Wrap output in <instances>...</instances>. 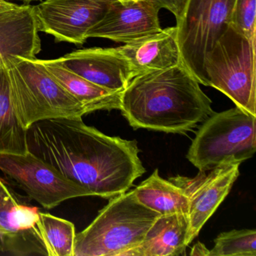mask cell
Returning a JSON list of instances; mask_svg holds the SVG:
<instances>
[{
    "label": "cell",
    "mask_w": 256,
    "mask_h": 256,
    "mask_svg": "<svg viewBox=\"0 0 256 256\" xmlns=\"http://www.w3.org/2000/svg\"><path fill=\"white\" fill-rule=\"evenodd\" d=\"M28 151L92 196L110 199L146 172L136 140L108 136L82 118L36 122L26 130Z\"/></svg>",
    "instance_id": "1"
},
{
    "label": "cell",
    "mask_w": 256,
    "mask_h": 256,
    "mask_svg": "<svg viewBox=\"0 0 256 256\" xmlns=\"http://www.w3.org/2000/svg\"><path fill=\"white\" fill-rule=\"evenodd\" d=\"M199 84L181 62L140 74L121 92L120 110L134 130L184 134L214 112Z\"/></svg>",
    "instance_id": "2"
},
{
    "label": "cell",
    "mask_w": 256,
    "mask_h": 256,
    "mask_svg": "<svg viewBox=\"0 0 256 256\" xmlns=\"http://www.w3.org/2000/svg\"><path fill=\"white\" fill-rule=\"evenodd\" d=\"M160 214L130 191L112 198L94 221L76 234L73 256H126L140 245Z\"/></svg>",
    "instance_id": "3"
},
{
    "label": "cell",
    "mask_w": 256,
    "mask_h": 256,
    "mask_svg": "<svg viewBox=\"0 0 256 256\" xmlns=\"http://www.w3.org/2000/svg\"><path fill=\"white\" fill-rule=\"evenodd\" d=\"M5 59L13 106L26 130L40 121L88 114L82 103L52 77L40 60L17 56Z\"/></svg>",
    "instance_id": "4"
},
{
    "label": "cell",
    "mask_w": 256,
    "mask_h": 256,
    "mask_svg": "<svg viewBox=\"0 0 256 256\" xmlns=\"http://www.w3.org/2000/svg\"><path fill=\"white\" fill-rule=\"evenodd\" d=\"M256 40L232 25L222 34L204 60L208 86L228 97L236 107L256 116Z\"/></svg>",
    "instance_id": "5"
},
{
    "label": "cell",
    "mask_w": 256,
    "mask_h": 256,
    "mask_svg": "<svg viewBox=\"0 0 256 256\" xmlns=\"http://www.w3.org/2000/svg\"><path fill=\"white\" fill-rule=\"evenodd\" d=\"M256 151V116L235 107L214 112L196 133L186 158L200 172L244 162Z\"/></svg>",
    "instance_id": "6"
},
{
    "label": "cell",
    "mask_w": 256,
    "mask_h": 256,
    "mask_svg": "<svg viewBox=\"0 0 256 256\" xmlns=\"http://www.w3.org/2000/svg\"><path fill=\"white\" fill-rule=\"evenodd\" d=\"M235 1L186 0L176 20L181 64L204 86L205 56L230 24Z\"/></svg>",
    "instance_id": "7"
},
{
    "label": "cell",
    "mask_w": 256,
    "mask_h": 256,
    "mask_svg": "<svg viewBox=\"0 0 256 256\" xmlns=\"http://www.w3.org/2000/svg\"><path fill=\"white\" fill-rule=\"evenodd\" d=\"M0 172L46 210L53 209L68 199L92 196L88 190L30 152L20 155L1 154Z\"/></svg>",
    "instance_id": "8"
},
{
    "label": "cell",
    "mask_w": 256,
    "mask_h": 256,
    "mask_svg": "<svg viewBox=\"0 0 256 256\" xmlns=\"http://www.w3.org/2000/svg\"><path fill=\"white\" fill-rule=\"evenodd\" d=\"M114 0H44L35 6L40 32L56 42L82 46L86 34L107 12Z\"/></svg>",
    "instance_id": "9"
},
{
    "label": "cell",
    "mask_w": 256,
    "mask_h": 256,
    "mask_svg": "<svg viewBox=\"0 0 256 256\" xmlns=\"http://www.w3.org/2000/svg\"><path fill=\"white\" fill-rule=\"evenodd\" d=\"M239 163L224 164L206 172L199 170L194 178L178 175L168 180L179 186L188 199V226L186 244L198 235L205 223L227 197L240 175Z\"/></svg>",
    "instance_id": "10"
},
{
    "label": "cell",
    "mask_w": 256,
    "mask_h": 256,
    "mask_svg": "<svg viewBox=\"0 0 256 256\" xmlns=\"http://www.w3.org/2000/svg\"><path fill=\"white\" fill-rule=\"evenodd\" d=\"M18 196L0 176V252L47 256L38 229L40 209Z\"/></svg>",
    "instance_id": "11"
},
{
    "label": "cell",
    "mask_w": 256,
    "mask_h": 256,
    "mask_svg": "<svg viewBox=\"0 0 256 256\" xmlns=\"http://www.w3.org/2000/svg\"><path fill=\"white\" fill-rule=\"evenodd\" d=\"M154 0L121 4L114 2L104 17L86 34V38L126 43L161 30L158 12Z\"/></svg>",
    "instance_id": "12"
},
{
    "label": "cell",
    "mask_w": 256,
    "mask_h": 256,
    "mask_svg": "<svg viewBox=\"0 0 256 256\" xmlns=\"http://www.w3.org/2000/svg\"><path fill=\"white\" fill-rule=\"evenodd\" d=\"M60 60L73 72L109 90L122 92L132 79L130 64L118 48L80 49Z\"/></svg>",
    "instance_id": "13"
},
{
    "label": "cell",
    "mask_w": 256,
    "mask_h": 256,
    "mask_svg": "<svg viewBox=\"0 0 256 256\" xmlns=\"http://www.w3.org/2000/svg\"><path fill=\"white\" fill-rule=\"evenodd\" d=\"M118 49L130 64L132 78L181 62L175 26L133 40Z\"/></svg>",
    "instance_id": "14"
},
{
    "label": "cell",
    "mask_w": 256,
    "mask_h": 256,
    "mask_svg": "<svg viewBox=\"0 0 256 256\" xmlns=\"http://www.w3.org/2000/svg\"><path fill=\"white\" fill-rule=\"evenodd\" d=\"M35 6H18L0 14V56L34 59L41 52Z\"/></svg>",
    "instance_id": "15"
},
{
    "label": "cell",
    "mask_w": 256,
    "mask_h": 256,
    "mask_svg": "<svg viewBox=\"0 0 256 256\" xmlns=\"http://www.w3.org/2000/svg\"><path fill=\"white\" fill-rule=\"evenodd\" d=\"M188 215L160 216L150 228L140 245L126 256H180L188 246Z\"/></svg>",
    "instance_id": "16"
},
{
    "label": "cell",
    "mask_w": 256,
    "mask_h": 256,
    "mask_svg": "<svg viewBox=\"0 0 256 256\" xmlns=\"http://www.w3.org/2000/svg\"><path fill=\"white\" fill-rule=\"evenodd\" d=\"M52 77L76 100L90 114L96 110H120L122 92H115L97 86L68 70L60 58L40 60Z\"/></svg>",
    "instance_id": "17"
},
{
    "label": "cell",
    "mask_w": 256,
    "mask_h": 256,
    "mask_svg": "<svg viewBox=\"0 0 256 256\" xmlns=\"http://www.w3.org/2000/svg\"><path fill=\"white\" fill-rule=\"evenodd\" d=\"M28 152L26 130L13 106L8 65L5 58L0 56V155Z\"/></svg>",
    "instance_id": "18"
},
{
    "label": "cell",
    "mask_w": 256,
    "mask_h": 256,
    "mask_svg": "<svg viewBox=\"0 0 256 256\" xmlns=\"http://www.w3.org/2000/svg\"><path fill=\"white\" fill-rule=\"evenodd\" d=\"M134 196L144 206L160 216L184 214L188 215V203L186 196L178 186L163 179L158 169L138 186Z\"/></svg>",
    "instance_id": "19"
},
{
    "label": "cell",
    "mask_w": 256,
    "mask_h": 256,
    "mask_svg": "<svg viewBox=\"0 0 256 256\" xmlns=\"http://www.w3.org/2000/svg\"><path fill=\"white\" fill-rule=\"evenodd\" d=\"M38 229L48 256H73L76 233L72 222L40 211Z\"/></svg>",
    "instance_id": "20"
},
{
    "label": "cell",
    "mask_w": 256,
    "mask_h": 256,
    "mask_svg": "<svg viewBox=\"0 0 256 256\" xmlns=\"http://www.w3.org/2000/svg\"><path fill=\"white\" fill-rule=\"evenodd\" d=\"M209 256H256V230H232L216 238Z\"/></svg>",
    "instance_id": "21"
},
{
    "label": "cell",
    "mask_w": 256,
    "mask_h": 256,
    "mask_svg": "<svg viewBox=\"0 0 256 256\" xmlns=\"http://www.w3.org/2000/svg\"><path fill=\"white\" fill-rule=\"evenodd\" d=\"M256 0H236L230 24L250 40H256Z\"/></svg>",
    "instance_id": "22"
},
{
    "label": "cell",
    "mask_w": 256,
    "mask_h": 256,
    "mask_svg": "<svg viewBox=\"0 0 256 256\" xmlns=\"http://www.w3.org/2000/svg\"><path fill=\"white\" fill-rule=\"evenodd\" d=\"M161 8L168 10L174 16L176 20L182 12L186 0H154Z\"/></svg>",
    "instance_id": "23"
},
{
    "label": "cell",
    "mask_w": 256,
    "mask_h": 256,
    "mask_svg": "<svg viewBox=\"0 0 256 256\" xmlns=\"http://www.w3.org/2000/svg\"><path fill=\"white\" fill-rule=\"evenodd\" d=\"M210 250L206 248L204 244L200 242H198L192 248L190 256H209Z\"/></svg>",
    "instance_id": "24"
},
{
    "label": "cell",
    "mask_w": 256,
    "mask_h": 256,
    "mask_svg": "<svg viewBox=\"0 0 256 256\" xmlns=\"http://www.w3.org/2000/svg\"><path fill=\"white\" fill-rule=\"evenodd\" d=\"M17 4L11 2L8 0H0V14L17 6Z\"/></svg>",
    "instance_id": "25"
},
{
    "label": "cell",
    "mask_w": 256,
    "mask_h": 256,
    "mask_svg": "<svg viewBox=\"0 0 256 256\" xmlns=\"http://www.w3.org/2000/svg\"><path fill=\"white\" fill-rule=\"evenodd\" d=\"M114 1L121 4H132V2H138L140 0H114Z\"/></svg>",
    "instance_id": "26"
},
{
    "label": "cell",
    "mask_w": 256,
    "mask_h": 256,
    "mask_svg": "<svg viewBox=\"0 0 256 256\" xmlns=\"http://www.w3.org/2000/svg\"><path fill=\"white\" fill-rule=\"evenodd\" d=\"M20 2H24V4H30L32 2H36V1H41V0H17Z\"/></svg>",
    "instance_id": "27"
}]
</instances>
